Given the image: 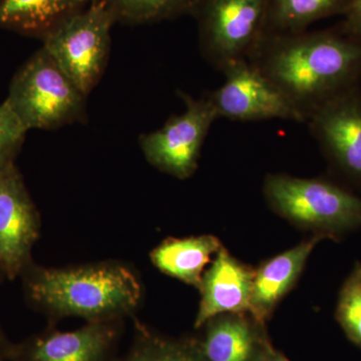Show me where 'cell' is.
Returning a JSON list of instances; mask_svg holds the SVG:
<instances>
[{
  "label": "cell",
  "instance_id": "obj_1",
  "mask_svg": "<svg viewBox=\"0 0 361 361\" xmlns=\"http://www.w3.org/2000/svg\"><path fill=\"white\" fill-rule=\"evenodd\" d=\"M248 61L308 118L361 85V44L339 30L263 33Z\"/></svg>",
  "mask_w": 361,
  "mask_h": 361
},
{
  "label": "cell",
  "instance_id": "obj_2",
  "mask_svg": "<svg viewBox=\"0 0 361 361\" xmlns=\"http://www.w3.org/2000/svg\"><path fill=\"white\" fill-rule=\"evenodd\" d=\"M23 274L30 302L56 317L118 320L133 312L142 299L141 283L134 272L116 263L66 269L30 264Z\"/></svg>",
  "mask_w": 361,
  "mask_h": 361
},
{
  "label": "cell",
  "instance_id": "obj_3",
  "mask_svg": "<svg viewBox=\"0 0 361 361\" xmlns=\"http://www.w3.org/2000/svg\"><path fill=\"white\" fill-rule=\"evenodd\" d=\"M263 194L273 212L314 235L334 239L361 228V198L326 178L267 175Z\"/></svg>",
  "mask_w": 361,
  "mask_h": 361
},
{
  "label": "cell",
  "instance_id": "obj_4",
  "mask_svg": "<svg viewBox=\"0 0 361 361\" xmlns=\"http://www.w3.org/2000/svg\"><path fill=\"white\" fill-rule=\"evenodd\" d=\"M87 99L44 47L14 75L6 101L26 130H56L87 118Z\"/></svg>",
  "mask_w": 361,
  "mask_h": 361
},
{
  "label": "cell",
  "instance_id": "obj_5",
  "mask_svg": "<svg viewBox=\"0 0 361 361\" xmlns=\"http://www.w3.org/2000/svg\"><path fill=\"white\" fill-rule=\"evenodd\" d=\"M114 25L103 6L90 4L42 40V47L85 97L108 66Z\"/></svg>",
  "mask_w": 361,
  "mask_h": 361
},
{
  "label": "cell",
  "instance_id": "obj_6",
  "mask_svg": "<svg viewBox=\"0 0 361 361\" xmlns=\"http://www.w3.org/2000/svg\"><path fill=\"white\" fill-rule=\"evenodd\" d=\"M267 0H197L202 56L220 71L248 59L264 33Z\"/></svg>",
  "mask_w": 361,
  "mask_h": 361
},
{
  "label": "cell",
  "instance_id": "obj_7",
  "mask_svg": "<svg viewBox=\"0 0 361 361\" xmlns=\"http://www.w3.org/2000/svg\"><path fill=\"white\" fill-rule=\"evenodd\" d=\"M179 96L185 104L184 111L171 116L158 130L140 135L139 144L152 166L186 180L198 169L204 142L219 118L205 96L196 99L184 92H179Z\"/></svg>",
  "mask_w": 361,
  "mask_h": 361
},
{
  "label": "cell",
  "instance_id": "obj_8",
  "mask_svg": "<svg viewBox=\"0 0 361 361\" xmlns=\"http://www.w3.org/2000/svg\"><path fill=\"white\" fill-rule=\"evenodd\" d=\"M224 84L205 94L218 118L237 122L281 120L306 123L305 116L248 59L226 66Z\"/></svg>",
  "mask_w": 361,
  "mask_h": 361
},
{
  "label": "cell",
  "instance_id": "obj_9",
  "mask_svg": "<svg viewBox=\"0 0 361 361\" xmlns=\"http://www.w3.org/2000/svg\"><path fill=\"white\" fill-rule=\"evenodd\" d=\"M307 123L332 169L361 188V85L318 109Z\"/></svg>",
  "mask_w": 361,
  "mask_h": 361
},
{
  "label": "cell",
  "instance_id": "obj_10",
  "mask_svg": "<svg viewBox=\"0 0 361 361\" xmlns=\"http://www.w3.org/2000/svg\"><path fill=\"white\" fill-rule=\"evenodd\" d=\"M39 217L16 164L0 170V271L13 280L30 265Z\"/></svg>",
  "mask_w": 361,
  "mask_h": 361
},
{
  "label": "cell",
  "instance_id": "obj_11",
  "mask_svg": "<svg viewBox=\"0 0 361 361\" xmlns=\"http://www.w3.org/2000/svg\"><path fill=\"white\" fill-rule=\"evenodd\" d=\"M118 320L89 322L73 331H49L14 346L13 361H113Z\"/></svg>",
  "mask_w": 361,
  "mask_h": 361
},
{
  "label": "cell",
  "instance_id": "obj_12",
  "mask_svg": "<svg viewBox=\"0 0 361 361\" xmlns=\"http://www.w3.org/2000/svg\"><path fill=\"white\" fill-rule=\"evenodd\" d=\"M254 275L253 267L233 257L222 247L204 273L195 329H202L211 318L224 313L249 312Z\"/></svg>",
  "mask_w": 361,
  "mask_h": 361
},
{
  "label": "cell",
  "instance_id": "obj_13",
  "mask_svg": "<svg viewBox=\"0 0 361 361\" xmlns=\"http://www.w3.org/2000/svg\"><path fill=\"white\" fill-rule=\"evenodd\" d=\"M202 329L199 339L208 361H264L274 348L265 323L249 312L215 316Z\"/></svg>",
  "mask_w": 361,
  "mask_h": 361
},
{
  "label": "cell",
  "instance_id": "obj_14",
  "mask_svg": "<svg viewBox=\"0 0 361 361\" xmlns=\"http://www.w3.org/2000/svg\"><path fill=\"white\" fill-rule=\"evenodd\" d=\"M323 239L326 238L313 235L293 248L268 259L255 269L250 314L266 324L278 304L295 287L311 252Z\"/></svg>",
  "mask_w": 361,
  "mask_h": 361
},
{
  "label": "cell",
  "instance_id": "obj_15",
  "mask_svg": "<svg viewBox=\"0 0 361 361\" xmlns=\"http://www.w3.org/2000/svg\"><path fill=\"white\" fill-rule=\"evenodd\" d=\"M90 0H0V28L44 40Z\"/></svg>",
  "mask_w": 361,
  "mask_h": 361
},
{
  "label": "cell",
  "instance_id": "obj_16",
  "mask_svg": "<svg viewBox=\"0 0 361 361\" xmlns=\"http://www.w3.org/2000/svg\"><path fill=\"white\" fill-rule=\"evenodd\" d=\"M222 247L213 235L168 238L151 252L149 257L161 272L200 289L206 266Z\"/></svg>",
  "mask_w": 361,
  "mask_h": 361
},
{
  "label": "cell",
  "instance_id": "obj_17",
  "mask_svg": "<svg viewBox=\"0 0 361 361\" xmlns=\"http://www.w3.org/2000/svg\"><path fill=\"white\" fill-rule=\"evenodd\" d=\"M351 0H267L264 33L305 32L312 23L344 16Z\"/></svg>",
  "mask_w": 361,
  "mask_h": 361
},
{
  "label": "cell",
  "instance_id": "obj_18",
  "mask_svg": "<svg viewBox=\"0 0 361 361\" xmlns=\"http://www.w3.org/2000/svg\"><path fill=\"white\" fill-rule=\"evenodd\" d=\"M110 13L115 23L148 25L192 16L197 0H90Z\"/></svg>",
  "mask_w": 361,
  "mask_h": 361
},
{
  "label": "cell",
  "instance_id": "obj_19",
  "mask_svg": "<svg viewBox=\"0 0 361 361\" xmlns=\"http://www.w3.org/2000/svg\"><path fill=\"white\" fill-rule=\"evenodd\" d=\"M123 361L208 360L199 338H171L158 336L140 326L134 343Z\"/></svg>",
  "mask_w": 361,
  "mask_h": 361
},
{
  "label": "cell",
  "instance_id": "obj_20",
  "mask_svg": "<svg viewBox=\"0 0 361 361\" xmlns=\"http://www.w3.org/2000/svg\"><path fill=\"white\" fill-rule=\"evenodd\" d=\"M336 315L349 341L361 349V264L342 285Z\"/></svg>",
  "mask_w": 361,
  "mask_h": 361
},
{
  "label": "cell",
  "instance_id": "obj_21",
  "mask_svg": "<svg viewBox=\"0 0 361 361\" xmlns=\"http://www.w3.org/2000/svg\"><path fill=\"white\" fill-rule=\"evenodd\" d=\"M27 132L8 102L0 104V170L14 164Z\"/></svg>",
  "mask_w": 361,
  "mask_h": 361
},
{
  "label": "cell",
  "instance_id": "obj_22",
  "mask_svg": "<svg viewBox=\"0 0 361 361\" xmlns=\"http://www.w3.org/2000/svg\"><path fill=\"white\" fill-rule=\"evenodd\" d=\"M343 18L339 30L361 44V0H351L350 6Z\"/></svg>",
  "mask_w": 361,
  "mask_h": 361
},
{
  "label": "cell",
  "instance_id": "obj_23",
  "mask_svg": "<svg viewBox=\"0 0 361 361\" xmlns=\"http://www.w3.org/2000/svg\"><path fill=\"white\" fill-rule=\"evenodd\" d=\"M14 346L7 341L6 336L0 329V361L11 360Z\"/></svg>",
  "mask_w": 361,
  "mask_h": 361
},
{
  "label": "cell",
  "instance_id": "obj_24",
  "mask_svg": "<svg viewBox=\"0 0 361 361\" xmlns=\"http://www.w3.org/2000/svg\"><path fill=\"white\" fill-rule=\"evenodd\" d=\"M264 361H290L288 358L286 357L283 355V353H280V351L276 350V349L273 348L272 350L270 351L269 355H267V357L265 358Z\"/></svg>",
  "mask_w": 361,
  "mask_h": 361
},
{
  "label": "cell",
  "instance_id": "obj_25",
  "mask_svg": "<svg viewBox=\"0 0 361 361\" xmlns=\"http://www.w3.org/2000/svg\"><path fill=\"white\" fill-rule=\"evenodd\" d=\"M4 275H2V273H1V271H0V280L2 279V278H4Z\"/></svg>",
  "mask_w": 361,
  "mask_h": 361
}]
</instances>
